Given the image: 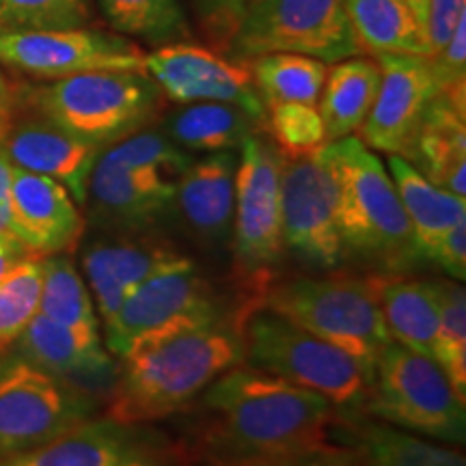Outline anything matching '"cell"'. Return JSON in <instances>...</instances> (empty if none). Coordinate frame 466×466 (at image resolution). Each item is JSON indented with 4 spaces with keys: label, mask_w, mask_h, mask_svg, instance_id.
<instances>
[{
    "label": "cell",
    "mask_w": 466,
    "mask_h": 466,
    "mask_svg": "<svg viewBox=\"0 0 466 466\" xmlns=\"http://www.w3.org/2000/svg\"><path fill=\"white\" fill-rule=\"evenodd\" d=\"M199 456L209 466H268L326 441L329 400L248 365L231 367L203 391Z\"/></svg>",
    "instance_id": "1"
},
{
    "label": "cell",
    "mask_w": 466,
    "mask_h": 466,
    "mask_svg": "<svg viewBox=\"0 0 466 466\" xmlns=\"http://www.w3.org/2000/svg\"><path fill=\"white\" fill-rule=\"evenodd\" d=\"M108 417L151 423L184 410L197 395L244 363L242 333L223 319L145 343L121 359Z\"/></svg>",
    "instance_id": "2"
},
{
    "label": "cell",
    "mask_w": 466,
    "mask_h": 466,
    "mask_svg": "<svg viewBox=\"0 0 466 466\" xmlns=\"http://www.w3.org/2000/svg\"><path fill=\"white\" fill-rule=\"evenodd\" d=\"M337 179V223L343 253L384 272H404L423 258L391 173L359 137L326 145Z\"/></svg>",
    "instance_id": "3"
},
{
    "label": "cell",
    "mask_w": 466,
    "mask_h": 466,
    "mask_svg": "<svg viewBox=\"0 0 466 466\" xmlns=\"http://www.w3.org/2000/svg\"><path fill=\"white\" fill-rule=\"evenodd\" d=\"M17 96L67 132L93 145H106L154 126L167 97L147 72L102 69L48 83L17 80Z\"/></svg>",
    "instance_id": "4"
},
{
    "label": "cell",
    "mask_w": 466,
    "mask_h": 466,
    "mask_svg": "<svg viewBox=\"0 0 466 466\" xmlns=\"http://www.w3.org/2000/svg\"><path fill=\"white\" fill-rule=\"evenodd\" d=\"M343 350L371 376L378 354L391 343L380 307L357 277L289 279L261 289L259 307Z\"/></svg>",
    "instance_id": "5"
},
{
    "label": "cell",
    "mask_w": 466,
    "mask_h": 466,
    "mask_svg": "<svg viewBox=\"0 0 466 466\" xmlns=\"http://www.w3.org/2000/svg\"><path fill=\"white\" fill-rule=\"evenodd\" d=\"M244 365L319 393L335 410L365 406L370 376L357 359L277 313L250 309L240 326Z\"/></svg>",
    "instance_id": "6"
},
{
    "label": "cell",
    "mask_w": 466,
    "mask_h": 466,
    "mask_svg": "<svg viewBox=\"0 0 466 466\" xmlns=\"http://www.w3.org/2000/svg\"><path fill=\"white\" fill-rule=\"evenodd\" d=\"M365 408L378 421L442 445H462L466 400L436 360L391 341L378 354Z\"/></svg>",
    "instance_id": "7"
},
{
    "label": "cell",
    "mask_w": 466,
    "mask_h": 466,
    "mask_svg": "<svg viewBox=\"0 0 466 466\" xmlns=\"http://www.w3.org/2000/svg\"><path fill=\"white\" fill-rule=\"evenodd\" d=\"M305 55L333 66L360 56L341 0H259L227 46V56Z\"/></svg>",
    "instance_id": "8"
},
{
    "label": "cell",
    "mask_w": 466,
    "mask_h": 466,
    "mask_svg": "<svg viewBox=\"0 0 466 466\" xmlns=\"http://www.w3.org/2000/svg\"><path fill=\"white\" fill-rule=\"evenodd\" d=\"M218 300L190 258L143 281L106 329V350L124 359L145 343L217 322Z\"/></svg>",
    "instance_id": "9"
},
{
    "label": "cell",
    "mask_w": 466,
    "mask_h": 466,
    "mask_svg": "<svg viewBox=\"0 0 466 466\" xmlns=\"http://www.w3.org/2000/svg\"><path fill=\"white\" fill-rule=\"evenodd\" d=\"M96 401L83 387L14 357L0 367V458L35 450L91 419Z\"/></svg>",
    "instance_id": "10"
},
{
    "label": "cell",
    "mask_w": 466,
    "mask_h": 466,
    "mask_svg": "<svg viewBox=\"0 0 466 466\" xmlns=\"http://www.w3.org/2000/svg\"><path fill=\"white\" fill-rule=\"evenodd\" d=\"M283 156L264 130L242 143L236 173L233 247L250 277H264L283 255L281 229Z\"/></svg>",
    "instance_id": "11"
},
{
    "label": "cell",
    "mask_w": 466,
    "mask_h": 466,
    "mask_svg": "<svg viewBox=\"0 0 466 466\" xmlns=\"http://www.w3.org/2000/svg\"><path fill=\"white\" fill-rule=\"evenodd\" d=\"M283 247L319 270H333L346 258L337 223V179L326 147L281 167Z\"/></svg>",
    "instance_id": "12"
},
{
    "label": "cell",
    "mask_w": 466,
    "mask_h": 466,
    "mask_svg": "<svg viewBox=\"0 0 466 466\" xmlns=\"http://www.w3.org/2000/svg\"><path fill=\"white\" fill-rule=\"evenodd\" d=\"M0 66L48 83L102 69L145 72V50L124 35L80 26L0 35Z\"/></svg>",
    "instance_id": "13"
},
{
    "label": "cell",
    "mask_w": 466,
    "mask_h": 466,
    "mask_svg": "<svg viewBox=\"0 0 466 466\" xmlns=\"http://www.w3.org/2000/svg\"><path fill=\"white\" fill-rule=\"evenodd\" d=\"M177 177L145 165L121 141L100 149L86 179L85 206L89 218L113 229L154 225L173 208Z\"/></svg>",
    "instance_id": "14"
},
{
    "label": "cell",
    "mask_w": 466,
    "mask_h": 466,
    "mask_svg": "<svg viewBox=\"0 0 466 466\" xmlns=\"http://www.w3.org/2000/svg\"><path fill=\"white\" fill-rule=\"evenodd\" d=\"M145 72L168 102L236 104L266 126V104L248 61H238L199 44L175 42L145 55Z\"/></svg>",
    "instance_id": "15"
},
{
    "label": "cell",
    "mask_w": 466,
    "mask_h": 466,
    "mask_svg": "<svg viewBox=\"0 0 466 466\" xmlns=\"http://www.w3.org/2000/svg\"><path fill=\"white\" fill-rule=\"evenodd\" d=\"M177 453L165 436L143 423L86 419L35 450L0 458V466H175Z\"/></svg>",
    "instance_id": "16"
},
{
    "label": "cell",
    "mask_w": 466,
    "mask_h": 466,
    "mask_svg": "<svg viewBox=\"0 0 466 466\" xmlns=\"http://www.w3.org/2000/svg\"><path fill=\"white\" fill-rule=\"evenodd\" d=\"M380 66V86L367 113L359 137L370 149L406 158L425 108L439 91L425 56L382 55L374 56Z\"/></svg>",
    "instance_id": "17"
},
{
    "label": "cell",
    "mask_w": 466,
    "mask_h": 466,
    "mask_svg": "<svg viewBox=\"0 0 466 466\" xmlns=\"http://www.w3.org/2000/svg\"><path fill=\"white\" fill-rule=\"evenodd\" d=\"M100 145L83 141L48 116L37 113L17 96L14 124L0 151L11 165L46 175L67 188L78 208L85 206L86 179L100 154Z\"/></svg>",
    "instance_id": "18"
},
{
    "label": "cell",
    "mask_w": 466,
    "mask_h": 466,
    "mask_svg": "<svg viewBox=\"0 0 466 466\" xmlns=\"http://www.w3.org/2000/svg\"><path fill=\"white\" fill-rule=\"evenodd\" d=\"M9 199L15 238L33 255L69 253L80 242L85 217L66 186L56 179L14 167Z\"/></svg>",
    "instance_id": "19"
},
{
    "label": "cell",
    "mask_w": 466,
    "mask_h": 466,
    "mask_svg": "<svg viewBox=\"0 0 466 466\" xmlns=\"http://www.w3.org/2000/svg\"><path fill=\"white\" fill-rule=\"evenodd\" d=\"M184 259L188 258L149 240L110 238L89 244L83 253V270L96 296L97 318L108 326L138 285Z\"/></svg>",
    "instance_id": "20"
},
{
    "label": "cell",
    "mask_w": 466,
    "mask_h": 466,
    "mask_svg": "<svg viewBox=\"0 0 466 466\" xmlns=\"http://www.w3.org/2000/svg\"><path fill=\"white\" fill-rule=\"evenodd\" d=\"M406 160L434 186L466 197V91H436Z\"/></svg>",
    "instance_id": "21"
},
{
    "label": "cell",
    "mask_w": 466,
    "mask_h": 466,
    "mask_svg": "<svg viewBox=\"0 0 466 466\" xmlns=\"http://www.w3.org/2000/svg\"><path fill=\"white\" fill-rule=\"evenodd\" d=\"M15 346L17 357L66 382L100 380L113 374V359L102 346L100 330L69 329L42 313L28 322Z\"/></svg>",
    "instance_id": "22"
},
{
    "label": "cell",
    "mask_w": 466,
    "mask_h": 466,
    "mask_svg": "<svg viewBox=\"0 0 466 466\" xmlns=\"http://www.w3.org/2000/svg\"><path fill=\"white\" fill-rule=\"evenodd\" d=\"M371 294L395 343L436 360L441 330L439 281H410L401 277H370Z\"/></svg>",
    "instance_id": "23"
},
{
    "label": "cell",
    "mask_w": 466,
    "mask_h": 466,
    "mask_svg": "<svg viewBox=\"0 0 466 466\" xmlns=\"http://www.w3.org/2000/svg\"><path fill=\"white\" fill-rule=\"evenodd\" d=\"M238 156L217 151L192 160L175 186L173 206L192 229L206 238H223L233 225Z\"/></svg>",
    "instance_id": "24"
},
{
    "label": "cell",
    "mask_w": 466,
    "mask_h": 466,
    "mask_svg": "<svg viewBox=\"0 0 466 466\" xmlns=\"http://www.w3.org/2000/svg\"><path fill=\"white\" fill-rule=\"evenodd\" d=\"M389 173L410 223L419 255L428 259L447 231L466 223V197L434 186L401 156H389Z\"/></svg>",
    "instance_id": "25"
},
{
    "label": "cell",
    "mask_w": 466,
    "mask_h": 466,
    "mask_svg": "<svg viewBox=\"0 0 466 466\" xmlns=\"http://www.w3.org/2000/svg\"><path fill=\"white\" fill-rule=\"evenodd\" d=\"M162 119V132L184 151H236L264 124L236 104L188 102L177 104Z\"/></svg>",
    "instance_id": "26"
},
{
    "label": "cell",
    "mask_w": 466,
    "mask_h": 466,
    "mask_svg": "<svg viewBox=\"0 0 466 466\" xmlns=\"http://www.w3.org/2000/svg\"><path fill=\"white\" fill-rule=\"evenodd\" d=\"M380 86V66L374 56H350L326 69L318 110L322 115L326 141L352 137L363 126Z\"/></svg>",
    "instance_id": "27"
},
{
    "label": "cell",
    "mask_w": 466,
    "mask_h": 466,
    "mask_svg": "<svg viewBox=\"0 0 466 466\" xmlns=\"http://www.w3.org/2000/svg\"><path fill=\"white\" fill-rule=\"evenodd\" d=\"M363 56H425L423 35L406 0H341Z\"/></svg>",
    "instance_id": "28"
},
{
    "label": "cell",
    "mask_w": 466,
    "mask_h": 466,
    "mask_svg": "<svg viewBox=\"0 0 466 466\" xmlns=\"http://www.w3.org/2000/svg\"><path fill=\"white\" fill-rule=\"evenodd\" d=\"M354 436L360 466H466L464 456L453 447L382 421L360 425Z\"/></svg>",
    "instance_id": "29"
},
{
    "label": "cell",
    "mask_w": 466,
    "mask_h": 466,
    "mask_svg": "<svg viewBox=\"0 0 466 466\" xmlns=\"http://www.w3.org/2000/svg\"><path fill=\"white\" fill-rule=\"evenodd\" d=\"M248 67L266 106L285 102L318 106L329 69L319 58L289 52L250 58Z\"/></svg>",
    "instance_id": "30"
},
{
    "label": "cell",
    "mask_w": 466,
    "mask_h": 466,
    "mask_svg": "<svg viewBox=\"0 0 466 466\" xmlns=\"http://www.w3.org/2000/svg\"><path fill=\"white\" fill-rule=\"evenodd\" d=\"M39 313L52 322L69 326V329H100V318H97L96 305H93L91 291L67 253L42 258Z\"/></svg>",
    "instance_id": "31"
},
{
    "label": "cell",
    "mask_w": 466,
    "mask_h": 466,
    "mask_svg": "<svg viewBox=\"0 0 466 466\" xmlns=\"http://www.w3.org/2000/svg\"><path fill=\"white\" fill-rule=\"evenodd\" d=\"M113 31L151 46L184 42L190 35L184 0H97Z\"/></svg>",
    "instance_id": "32"
},
{
    "label": "cell",
    "mask_w": 466,
    "mask_h": 466,
    "mask_svg": "<svg viewBox=\"0 0 466 466\" xmlns=\"http://www.w3.org/2000/svg\"><path fill=\"white\" fill-rule=\"evenodd\" d=\"M42 258L28 255L0 279V357L15 346L17 337L39 313Z\"/></svg>",
    "instance_id": "33"
},
{
    "label": "cell",
    "mask_w": 466,
    "mask_h": 466,
    "mask_svg": "<svg viewBox=\"0 0 466 466\" xmlns=\"http://www.w3.org/2000/svg\"><path fill=\"white\" fill-rule=\"evenodd\" d=\"M91 0H0V35L91 26Z\"/></svg>",
    "instance_id": "34"
},
{
    "label": "cell",
    "mask_w": 466,
    "mask_h": 466,
    "mask_svg": "<svg viewBox=\"0 0 466 466\" xmlns=\"http://www.w3.org/2000/svg\"><path fill=\"white\" fill-rule=\"evenodd\" d=\"M264 132L277 145L283 158L318 154L324 149L326 130L318 106L309 104H270L266 106Z\"/></svg>",
    "instance_id": "35"
},
{
    "label": "cell",
    "mask_w": 466,
    "mask_h": 466,
    "mask_svg": "<svg viewBox=\"0 0 466 466\" xmlns=\"http://www.w3.org/2000/svg\"><path fill=\"white\" fill-rule=\"evenodd\" d=\"M441 330L436 363L466 400V291L460 281H439Z\"/></svg>",
    "instance_id": "36"
},
{
    "label": "cell",
    "mask_w": 466,
    "mask_h": 466,
    "mask_svg": "<svg viewBox=\"0 0 466 466\" xmlns=\"http://www.w3.org/2000/svg\"><path fill=\"white\" fill-rule=\"evenodd\" d=\"M258 3L259 0H192L197 25L209 48L225 55L233 35Z\"/></svg>",
    "instance_id": "37"
},
{
    "label": "cell",
    "mask_w": 466,
    "mask_h": 466,
    "mask_svg": "<svg viewBox=\"0 0 466 466\" xmlns=\"http://www.w3.org/2000/svg\"><path fill=\"white\" fill-rule=\"evenodd\" d=\"M432 76L442 91H466V17L439 55L428 58Z\"/></svg>",
    "instance_id": "38"
},
{
    "label": "cell",
    "mask_w": 466,
    "mask_h": 466,
    "mask_svg": "<svg viewBox=\"0 0 466 466\" xmlns=\"http://www.w3.org/2000/svg\"><path fill=\"white\" fill-rule=\"evenodd\" d=\"M466 17V0H430L423 20L425 58L439 55L450 42L460 20Z\"/></svg>",
    "instance_id": "39"
},
{
    "label": "cell",
    "mask_w": 466,
    "mask_h": 466,
    "mask_svg": "<svg viewBox=\"0 0 466 466\" xmlns=\"http://www.w3.org/2000/svg\"><path fill=\"white\" fill-rule=\"evenodd\" d=\"M428 259L442 268L453 281L462 283L466 279V223H460L447 231Z\"/></svg>",
    "instance_id": "40"
},
{
    "label": "cell",
    "mask_w": 466,
    "mask_h": 466,
    "mask_svg": "<svg viewBox=\"0 0 466 466\" xmlns=\"http://www.w3.org/2000/svg\"><path fill=\"white\" fill-rule=\"evenodd\" d=\"M268 466H360V460L354 450L333 447L324 441Z\"/></svg>",
    "instance_id": "41"
},
{
    "label": "cell",
    "mask_w": 466,
    "mask_h": 466,
    "mask_svg": "<svg viewBox=\"0 0 466 466\" xmlns=\"http://www.w3.org/2000/svg\"><path fill=\"white\" fill-rule=\"evenodd\" d=\"M11 162L5 158V154L0 151V238L3 240H15L14 227H11V199H9V190H11Z\"/></svg>",
    "instance_id": "42"
},
{
    "label": "cell",
    "mask_w": 466,
    "mask_h": 466,
    "mask_svg": "<svg viewBox=\"0 0 466 466\" xmlns=\"http://www.w3.org/2000/svg\"><path fill=\"white\" fill-rule=\"evenodd\" d=\"M17 108V80L9 78L0 66V145L7 137L11 124H14Z\"/></svg>",
    "instance_id": "43"
},
{
    "label": "cell",
    "mask_w": 466,
    "mask_h": 466,
    "mask_svg": "<svg viewBox=\"0 0 466 466\" xmlns=\"http://www.w3.org/2000/svg\"><path fill=\"white\" fill-rule=\"evenodd\" d=\"M28 255H33V253L22 242L3 240V238H0V279L7 275V272L17 264V261L28 258Z\"/></svg>",
    "instance_id": "44"
},
{
    "label": "cell",
    "mask_w": 466,
    "mask_h": 466,
    "mask_svg": "<svg viewBox=\"0 0 466 466\" xmlns=\"http://www.w3.org/2000/svg\"><path fill=\"white\" fill-rule=\"evenodd\" d=\"M408 7H410L412 14H415L419 26H421V35H423V20H425V11H428V3L430 0H406Z\"/></svg>",
    "instance_id": "45"
},
{
    "label": "cell",
    "mask_w": 466,
    "mask_h": 466,
    "mask_svg": "<svg viewBox=\"0 0 466 466\" xmlns=\"http://www.w3.org/2000/svg\"><path fill=\"white\" fill-rule=\"evenodd\" d=\"M0 367H3V359H0Z\"/></svg>",
    "instance_id": "46"
}]
</instances>
